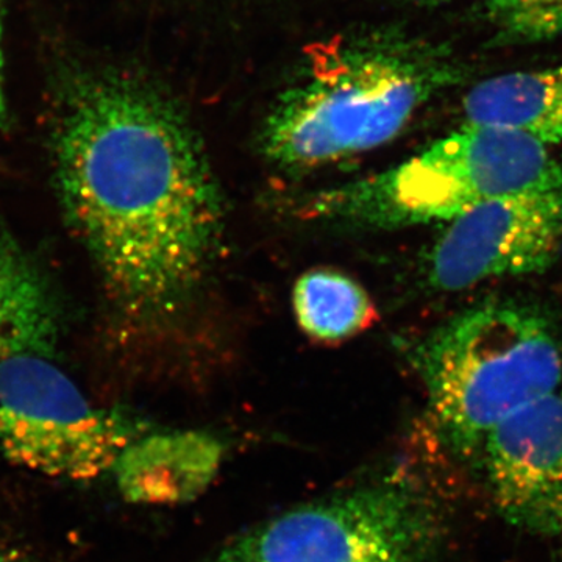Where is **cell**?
I'll return each instance as SVG.
<instances>
[{
    "mask_svg": "<svg viewBox=\"0 0 562 562\" xmlns=\"http://www.w3.org/2000/svg\"><path fill=\"white\" fill-rule=\"evenodd\" d=\"M0 562H32L25 554L18 552L13 547L0 542Z\"/></svg>",
    "mask_w": 562,
    "mask_h": 562,
    "instance_id": "cell-15",
    "label": "cell"
},
{
    "mask_svg": "<svg viewBox=\"0 0 562 562\" xmlns=\"http://www.w3.org/2000/svg\"><path fill=\"white\" fill-rule=\"evenodd\" d=\"M412 2L422 3V5H441V3L453 2V0H412Z\"/></svg>",
    "mask_w": 562,
    "mask_h": 562,
    "instance_id": "cell-16",
    "label": "cell"
},
{
    "mask_svg": "<svg viewBox=\"0 0 562 562\" xmlns=\"http://www.w3.org/2000/svg\"><path fill=\"white\" fill-rule=\"evenodd\" d=\"M554 562H562V554H561V557H560V558H558V560H557V561H554Z\"/></svg>",
    "mask_w": 562,
    "mask_h": 562,
    "instance_id": "cell-17",
    "label": "cell"
},
{
    "mask_svg": "<svg viewBox=\"0 0 562 562\" xmlns=\"http://www.w3.org/2000/svg\"><path fill=\"white\" fill-rule=\"evenodd\" d=\"M495 44H536L562 33V0H490Z\"/></svg>",
    "mask_w": 562,
    "mask_h": 562,
    "instance_id": "cell-13",
    "label": "cell"
},
{
    "mask_svg": "<svg viewBox=\"0 0 562 562\" xmlns=\"http://www.w3.org/2000/svg\"><path fill=\"white\" fill-rule=\"evenodd\" d=\"M221 458V442L205 432H144L122 450L111 473L127 502L176 505L209 486Z\"/></svg>",
    "mask_w": 562,
    "mask_h": 562,
    "instance_id": "cell-9",
    "label": "cell"
},
{
    "mask_svg": "<svg viewBox=\"0 0 562 562\" xmlns=\"http://www.w3.org/2000/svg\"><path fill=\"white\" fill-rule=\"evenodd\" d=\"M460 72L424 44L384 40L342 47L281 95L262 127V154L301 171L376 149Z\"/></svg>",
    "mask_w": 562,
    "mask_h": 562,
    "instance_id": "cell-2",
    "label": "cell"
},
{
    "mask_svg": "<svg viewBox=\"0 0 562 562\" xmlns=\"http://www.w3.org/2000/svg\"><path fill=\"white\" fill-rule=\"evenodd\" d=\"M465 124L508 128L543 146L562 144V65L503 74L464 99Z\"/></svg>",
    "mask_w": 562,
    "mask_h": 562,
    "instance_id": "cell-10",
    "label": "cell"
},
{
    "mask_svg": "<svg viewBox=\"0 0 562 562\" xmlns=\"http://www.w3.org/2000/svg\"><path fill=\"white\" fill-rule=\"evenodd\" d=\"M561 171L549 147L530 136L464 124L394 168L313 195L303 213L373 228L450 222Z\"/></svg>",
    "mask_w": 562,
    "mask_h": 562,
    "instance_id": "cell-4",
    "label": "cell"
},
{
    "mask_svg": "<svg viewBox=\"0 0 562 562\" xmlns=\"http://www.w3.org/2000/svg\"><path fill=\"white\" fill-rule=\"evenodd\" d=\"M57 302L46 279L13 243L0 239V361L47 357L58 338Z\"/></svg>",
    "mask_w": 562,
    "mask_h": 562,
    "instance_id": "cell-11",
    "label": "cell"
},
{
    "mask_svg": "<svg viewBox=\"0 0 562 562\" xmlns=\"http://www.w3.org/2000/svg\"><path fill=\"white\" fill-rule=\"evenodd\" d=\"M428 255L436 290L464 291L483 281L549 269L562 251V171L447 222Z\"/></svg>",
    "mask_w": 562,
    "mask_h": 562,
    "instance_id": "cell-7",
    "label": "cell"
},
{
    "mask_svg": "<svg viewBox=\"0 0 562 562\" xmlns=\"http://www.w3.org/2000/svg\"><path fill=\"white\" fill-rule=\"evenodd\" d=\"M495 509L530 535L562 536V391L513 414L473 454Z\"/></svg>",
    "mask_w": 562,
    "mask_h": 562,
    "instance_id": "cell-8",
    "label": "cell"
},
{
    "mask_svg": "<svg viewBox=\"0 0 562 562\" xmlns=\"http://www.w3.org/2000/svg\"><path fill=\"white\" fill-rule=\"evenodd\" d=\"M3 0H0V125L7 120L5 85H3Z\"/></svg>",
    "mask_w": 562,
    "mask_h": 562,
    "instance_id": "cell-14",
    "label": "cell"
},
{
    "mask_svg": "<svg viewBox=\"0 0 562 562\" xmlns=\"http://www.w3.org/2000/svg\"><path fill=\"white\" fill-rule=\"evenodd\" d=\"M417 364L438 431L465 458L562 382L557 331L541 313L513 302L483 303L454 317L424 342Z\"/></svg>",
    "mask_w": 562,
    "mask_h": 562,
    "instance_id": "cell-3",
    "label": "cell"
},
{
    "mask_svg": "<svg viewBox=\"0 0 562 562\" xmlns=\"http://www.w3.org/2000/svg\"><path fill=\"white\" fill-rule=\"evenodd\" d=\"M146 432L128 414L101 408L44 355L0 361V458L57 479H98Z\"/></svg>",
    "mask_w": 562,
    "mask_h": 562,
    "instance_id": "cell-6",
    "label": "cell"
},
{
    "mask_svg": "<svg viewBox=\"0 0 562 562\" xmlns=\"http://www.w3.org/2000/svg\"><path fill=\"white\" fill-rule=\"evenodd\" d=\"M55 168L66 216L127 313H173L216 257L224 205L201 140L160 92L121 74L70 85Z\"/></svg>",
    "mask_w": 562,
    "mask_h": 562,
    "instance_id": "cell-1",
    "label": "cell"
},
{
    "mask_svg": "<svg viewBox=\"0 0 562 562\" xmlns=\"http://www.w3.org/2000/svg\"><path fill=\"white\" fill-rule=\"evenodd\" d=\"M438 528L419 487L386 479L280 514L211 562H435Z\"/></svg>",
    "mask_w": 562,
    "mask_h": 562,
    "instance_id": "cell-5",
    "label": "cell"
},
{
    "mask_svg": "<svg viewBox=\"0 0 562 562\" xmlns=\"http://www.w3.org/2000/svg\"><path fill=\"white\" fill-rule=\"evenodd\" d=\"M292 299L302 330L321 341L358 335L375 317L372 301L361 284L331 269H316L302 276Z\"/></svg>",
    "mask_w": 562,
    "mask_h": 562,
    "instance_id": "cell-12",
    "label": "cell"
}]
</instances>
